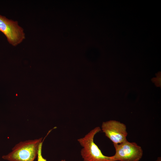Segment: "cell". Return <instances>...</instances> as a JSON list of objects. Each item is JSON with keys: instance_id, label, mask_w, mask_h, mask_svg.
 Returning a JSON list of instances; mask_svg holds the SVG:
<instances>
[{"instance_id": "1", "label": "cell", "mask_w": 161, "mask_h": 161, "mask_svg": "<svg viewBox=\"0 0 161 161\" xmlns=\"http://www.w3.org/2000/svg\"><path fill=\"white\" fill-rule=\"evenodd\" d=\"M42 138L21 141L16 145L11 151L2 158L8 161H34L37 157Z\"/></svg>"}, {"instance_id": "2", "label": "cell", "mask_w": 161, "mask_h": 161, "mask_svg": "<svg viewBox=\"0 0 161 161\" xmlns=\"http://www.w3.org/2000/svg\"><path fill=\"white\" fill-rule=\"evenodd\" d=\"M101 130L99 127H96L83 137L78 140L82 147L80 155L84 161H116L113 156H107L104 155L94 142L95 136Z\"/></svg>"}, {"instance_id": "3", "label": "cell", "mask_w": 161, "mask_h": 161, "mask_svg": "<svg viewBox=\"0 0 161 161\" xmlns=\"http://www.w3.org/2000/svg\"><path fill=\"white\" fill-rule=\"evenodd\" d=\"M113 145L115 153L113 156L116 161H139L143 156V149L136 143L127 140Z\"/></svg>"}, {"instance_id": "4", "label": "cell", "mask_w": 161, "mask_h": 161, "mask_svg": "<svg viewBox=\"0 0 161 161\" xmlns=\"http://www.w3.org/2000/svg\"><path fill=\"white\" fill-rule=\"evenodd\" d=\"M0 31L7 38L8 42L16 46L21 43L25 38L22 28L17 21H14L0 15Z\"/></svg>"}, {"instance_id": "5", "label": "cell", "mask_w": 161, "mask_h": 161, "mask_svg": "<svg viewBox=\"0 0 161 161\" xmlns=\"http://www.w3.org/2000/svg\"><path fill=\"white\" fill-rule=\"evenodd\" d=\"M101 129L105 136L113 144H119L127 141L128 133L124 123L115 120L103 122Z\"/></svg>"}, {"instance_id": "6", "label": "cell", "mask_w": 161, "mask_h": 161, "mask_svg": "<svg viewBox=\"0 0 161 161\" xmlns=\"http://www.w3.org/2000/svg\"><path fill=\"white\" fill-rule=\"evenodd\" d=\"M42 142L40 145L37 156V161H47V160L44 158L42 155ZM61 161H66L65 160H62Z\"/></svg>"}, {"instance_id": "7", "label": "cell", "mask_w": 161, "mask_h": 161, "mask_svg": "<svg viewBox=\"0 0 161 161\" xmlns=\"http://www.w3.org/2000/svg\"><path fill=\"white\" fill-rule=\"evenodd\" d=\"M155 161H161V158L160 157H158L157 159Z\"/></svg>"}]
</instances>
